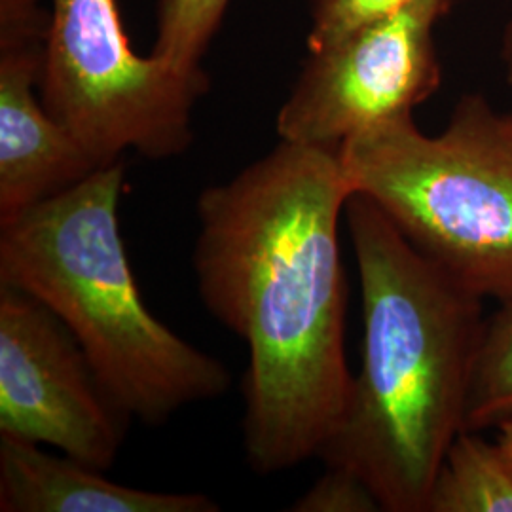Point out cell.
<instances>
[{"label":"cell","instance_id":"1","mask_svg":"<svg viewBox=\"0 0 512 512\" xmlns=\"http://www.w3.org/2000/svg\"><path fill=\"white\" fill-rule=\"evenodd\" d=\"M338 150L281 141L198 198L194 272L207 311L249 351L243 448L256 475L317 458L348 410V279Z\"/></svg>","mask_w":512,"mask_h":512},{"label":"cell","instance_id":"2","mask_svg":"<svg viewBox=\"0 0 512 512\" xmlns=\"http://www.w3.org/2000/svg\"><path fill=\"white\" fill-rule=\"evenodd\" d=\"M363 296V361L344 421L317 458L365 480L382 511L425 512L467 429L484 298L416 249L365 196L346 205Z\"/></svg>","mask_w":512,"mask_h":512},{"label":"cell","instance_id":"3","mask_svg":"<svg viewBox=\"0 0 512 512\" xmlns=\"http://www.w3.org/2000/svg\"><path fill=\"white\" fill-rule=\"evenodd\" d=\"M122 160L0 224V285L31 294L73 334L129 420L162 425L222 397L230 372L148 310L120 230Z\"/></svg>","mask_w":512,"mask_h":512},{"label":"cell","instance_id":"4","mask_svg":"<svg viewBox=\"0 0 512 512\" xmlns=\"http://www.w3.org/2000/svg\"><path fill=\"white\" fill-rule=\"evenodd\" d=\"M338 158L353 194L461 285L512 300V131L480 93L459 99L439 135L412 114L348 139Z\"/></svg>","mask_w":512,"mask_h":512},{"label":"cell","instance_id":"5","mask_svg":"<svg viewBox=\"0 0 512 512\" xmlns=\"http://www.w3.org/2000/svg\"><path fill=\"white\" fill-rule=\"evenodd\" d=\"M40 97L99 167L133 150L167 160L194 141L192 114L209 78L129 42L118 0H50Z\"/></svg>","mask_w":512,"mask_h":512},{"label":"cell","instance_id":"6","mask_svg":"<svg viewBox=\"0 0 512 512\" xmlns=\"http://www.w3.org/2000/svg\"><path fill=\"white\" fill-rule=\"evenodd\" d=\"M454 0H414L311 54L277 114L281 141L340 150L353 135L412 114L440 88L435 29Z\"/></svg>","mask_w":512,"mask_h":512},{"label":"cell","instance_id":"7","mask_svg":"<svg viewBox=\"0 0 512 512\" xmlns=\"http://www.w3.org/2000/svg\"><path fill=\"white\" fill-rule=\"evenodd\" d=\"M129 421L54 311L0 285V435L54 446L107 471Z\"/></svg>","mask_w":512,"mask_h":512},{"label":"cell","instance_id":"8","mask_svg":"<svg viewBox=\"0 0 512 512\" xmlns=\"http://www.w3.org/2000/svg\"><path fill=\"white\" fill-rule=\"evenodd\" d=\"M48 25L42 0H0V224L99 169L38 97Z\"/></svg>","mask_w":512,"mask_h":512},{"label":"cell","instance_id":"9","mask_svg":"<svg viewBox=\"0 0 512 512\" xmlns=\"http://www.w3.org/2000/svg\"><path fill=\"white\" fill-rule=\"evenodd\" d=\"M103 471L0 435L2 512H219L203 494H169L112 482Z\"/></svg>","mask_w":512,"mask_h":512},{"label":"cell","instance_id":"10","mask_svg":"<svg viewBox=\"0 0 512 512\" xmlns=\"http://www.w3.org/2000/svg\"><path fill=\"white\" fill-rule=\"evenodd\" d=\"M425 512H512V465L499 442L461 431L440 463Z\"/></svg>","mask_w":512,"mask_h":512},{"label":"cell","instance_id":"11","mask_svg":"<svg viewBox=\"0 0 512 512\" xmlns=\"http://www.w3.org/2000/svg\"><path fill=\"white\" fill-rule=\"evenodd\" d=\"M512 420V300L486 323L469 395L467 429L484 431Z\"/></svg>","mask_w":512,"mask_h":512},{"label":"cell","instance_id":"12","mask_svg":"<svg viewBox=\"0 0 512 512\" xmlns=\"http://www.w3.org/2000/svg\"><path fill=\"white\" fill-rule=\"evenodd\" d=\"M230 0H160L152 54L184 73H202V57Z\"/></svg>","mask_w":512,"mask_h":512},{"label":"cell","instance_id":"13","mask_svg":"<svg viewBox=\"0 0 512 512\" xmlns=\"http://www.w3.org/2000/svg\"><path fill=\"white\" fill-rule=\"evenodd\" d=\"M414 0H315L311 8L308 50H327L353 31L380 19L391 18Z\"/></svg>","mask_w":512,"mask_h":512},{"label":"cell","instance_id":"14","mask_svg":"<svg viewBox=\"0 0 512 512\" xmlns=\"http://www.w3.org/2000/svg\"><path fill=\"white\" fill-rule=\"evenodd\" d=\"M294 512H378L382 505L365 480L342 467H327L306 494L296 499Z\"/></svg>","mask_w":512,"mask_h":512},{"label":"cell","instance_id":"15","mask_svg":"<svg viewBox=\"0 0 512 512\" xmlns=\"http://www.w3.org/2000/svg\"><path fill=\"white\" fill-rule=\"evenodd\" d=\"M501 63H503L507 84L512 86V12L511 18H509L507 25H505L503 38H501Z\"/></svg>","mask_w":512,"mask_h":512},{"label":"cell","instance_id":"16","mask_svg":"<svg viewBox=\"0 0 512 512\" xmlns=\"http://www.w3.org/2000/svg\"><path fill=\"white\" fill-rule=\"evenodd\" d=\"M497 429H499V439H497V442L503 448L505 456L511 461L512 465V420L501 423Z\"/></svg>","mask_w":512,"mask_h":512},{"label":"cell","instance_id":"17","mask_svg":"<svg viewBox=\"0 0 512 512\" xmlns=\"http://www.w3.org/2000/svg\"><path fill=\"white\" fill-rule=\"evenodd\" d=\"M505 120H507V124H509V128L512 131V112L511 114H505Z\"/></svg>","mask_w":512,"mask_h":512}]
</instances>
